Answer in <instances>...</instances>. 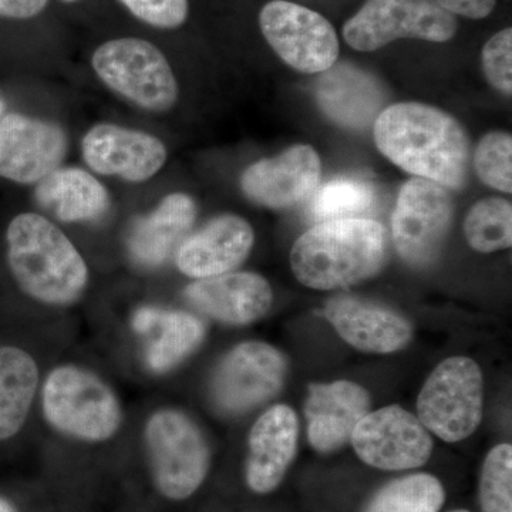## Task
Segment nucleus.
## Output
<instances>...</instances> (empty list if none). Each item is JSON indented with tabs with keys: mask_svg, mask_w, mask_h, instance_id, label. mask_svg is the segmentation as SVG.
<instances>
[{
	"mask_svg": "<svg viewBox=\"0 0 512 512\" xmlns=\"http://www.w3.org/2000/svg\"><path fill=\"white\" fill-rule=\"evenodd\" d=\"M92 66L101 82L141 109L164 113L177 103L173 69L164 53L148 40H109L93 53Z\"/></svg>",
	"mask_w": 512,
	"mask_h": 512,
	"instance_id": "nucleus-6",
	"label": "nucleus"
},
{
	"mask_svg": "<svg viewBox=\"0 0 512 512\" xmlns=\"http://www.w3.org/2000/svg\"><path fill=\"white\" fill-rule=\"evenodd\" d=\"M184 293L192 308L202 315L232 326L256 322L272 305L271 285L252 272H228L197 279Z\"/></svg>",
	"mask_w": 512,
	"mask_h": 512,
	"instance_id": "nucleus-17",
	"label": "nucleus"
},
{
	"mask_svg": "<svg viewBox=\"0 0 512 512\" xmlns=\"http://www.w3.org/2000/svg\"><path fill=\"white\" fill-rule=\"evenodd\" d=\"M483 512H512V447L500 444L485 458L480 481Z\"/></svg>",
	"mask_w": 512,
	"mask_h": 512,
	"instance_id": "nucleus-29",
	"label": "nucleus"
},
{
	"mask_svg": "<svg viewBox=\"0 0 512 512\" xmlns=\"http://www.w3.org/2000/svg\"><path fill=\"white\" fill-rule=\"evenodd\" d=\"M254 242V229L248 221L238 215H221L181 242L175 251V265L195 281L228 274L247 259Z\"/></svg>",
	"mask_w": 512,
	"mask_h": 512,
	"instance_id": "nucleus-16",
	"label": "nucleus"
},
{
	"mask_svg": "<svg viewBox=\"0 0 512 512\" xmlns=\"http://www.w3.org/2000/svg\"><path fill=\"white\" fill-rule=\"evenodd\" d=\"M446 500L443 485L430 474H413L383 487L366 512H439Z\"/></svg>",
	"mask_w": 512,
	"mask_h": 512,
	"instance_id": "nucleus-26",
	"label": "nucleus"
},
{
	"mask_svg": "<svg viewBox=\"0 0 512 512\" xmlns=\"http://www.w3.org/2000/svg\"><path fill=\"white\" fill-rule=\"evenodd\" d=\"M387 258V232L367 218L320 222L295 242L293 274L318 291L346 288L372 278Z\"/></svg>",
	"mask_w": 512,
	"mask_h": 512,
	"instance_id": "nucleus-3",
	"label": "nucleus"
},
{
	"mask_svg": "<svg viewBox=\"0 0 512 512\" xmlns=\"http://www.w3.org/2000/svg\"><path fill=\"white\" fill-rule=\"evenodd\" d=\"M39 390L35 357L18 346H0V441L12 439L25 427Z\"/></svg>",
	"mask_w": 512,
	"mask_h": 512,
	"instance_id": "nucleus-24",
	"label": "nucleus"
},
{
	"mask_svg": "<svg viewBox=\"0 0 512 512\" xmlns=\"http://www.w3.org/2000/svg\"><path fill=\"white\" fill-rule=\"evenodd\" d=\"M383 156L414 177L447 188L466 185L471 165L467 131L451 114L421 103H397L373 124Z\"/></svg>",
	"mask_w": 512,
	"mask_h": 512,
	"instance_id": "nucleus-1",
	"label": "nucleus"
},
{
	"mask_svg": "<svg viewBox=\"0 0 512 512\" xmlns=\"http://www.w3.org/2000/svg\"><path fill=\"white\" fill-rule=\"evenodd\" d=\"M64 2L72 3V2H77V0H64Z\"/></svg>",
	"mask_w": 512,
	"mask_h": 512,
	"instance_id": "nucleus-36",
	"label": "nucleus"
},
{
	"mask_svg": "<svg viewBox=\"0 0 512 512\" xmlns=\"http://www.w3.org/2000/svg\"><path fill=\"white\" fill-rule=\"evenodd\" d=\"M483 70L494 89L512 93V29L495 33L483 49Z\"/></svg>",
	"mask_w": 512,
	"mask_h": 512,
	"instance_id": "nucleus-31",
	"label": "nucleus"
},
{
	"mask_svg": "<svg viewBox=\"0 0 512 512\" xmlns=\"http://www.w3.org/2000/svg\"><path fill=\"white\" fill-rule=\"evenodd\" d=\"M49 0H0V18L32 19L40 15Z\"/></svg>",
	"mask_w": 512,
	"mask_h": 512,
	"instance_id": "nucleus-34",
	"label": "nucleus"
},
{
	"mask_svg": "<svg viewBox=\"0 0 512 512\" xmlns=\"http://www.w3.org/2000/svg\"><path fill=\"white\" fill-rule=\"evenodd\" d=\"M82 153L94 173L117 175L130 183L150 180L167 161V148L160 138L110 123L87 131Z\"/></svg>",
	"mask_w": 512,
	"mask_h": 512,
	"instance_id": "nucleus-14",
	"label": "nucleus"
},
{
	"mask_svg": "<svg viewBox=\"0 0 512 512\" xmlns=\"http://www.w3.org/2000/svg\"><path fill=\"white\" fill-rule=\"evenodd\" d=\"M441 8L468 19H484L493 13L497 0H436Z\"/></svg>",
	"mask_w": 512,
	"mask_h": 512,
	"instance_id": "nucleus-33",
	"label": "nucleus"
},
{
	"mask_svg": "<svg viewBox=\"0 0 512 512\" xmlns=\"http://www.w3.org/2000/svg\"><path fill=\"white\" fill-rule=\"evenodd\" d=\"M69 151V138L50 121L10 113L0 121V177L37 184L57 170Z\"/></svg>",
	"mask_w": 512,
	"mask_h": 512,
	"instance_id": "nucleus-13",
	"label": "nucleus"
},
{
	"mask_svg": "<svg viewBox=\"0 0 512 512\" xmlns=\"http://www.w3.org/2000/svg\"><path fill=\"white\" fill-rule=\"evenodd\" d=\"M266 42L292 69L323 73L335 66L339 39L328 19L288 0H271L259 13Z\"/></svg>",
	"mask_w": 512,
	"mask_h": 512,
	"instance_id": "nucleus-9",
	"label": "nucleus"
},
{
	"mask_svg": "<svg viewBox=\"0 0 512 512\" xmlns=\"http://www.w3.org/2000/svg\"><path fill=\"white\" fill-rule=\"evenodd\" d=\"M141 22L157 29H177L188 18V0H119Z\"/></svg>",
	"mask_w": 512,
	"mask_h": 512,
	"instance_id": "nucleus-32",
	"label": "nucleus"
},
{
	"mask_svg": "<svg viewBox=\"0 0 512 512\" xmlns=\"http://www.w3.org/2000/svg\"><path fill=\"white\" fill-rule=\"evenodd\" d=\"M37 204L63 222L100 220L110 208V195L92 174L77 167L57 168L37 183Z\"/></svg>",
	"mask_w": 512,
	"mask_h": 512,
	"instance_id": "nucleus-23",
	"label": "nucleus"
},
{
	"mask_svg": "<svg viewBox=\"0 0 512 512\" xmlns=\"http://www.w3.org/2000/svg\"><path fill=\"white\" fill-rule=\"evenodd\" d=\"M315 90L320 110L339 126L353 130L375 124L387 97L373 74L348 63L320 73Z\"/></svg>",
	"mask_w": 512,
	"mask_h": 512,
	"instance_id": "nucleus-20",
	"label": "nucleus"
},
{
	"mask_svg": "<svg viewBox=\"0 0 512 512\" xmlns=\"http://www.w3.org/2000/svg\"><path fill=\"white\" fill-rule=\"evenodd\" d=\"M151 480L157 493L184 501L197 493L211 467V451L198 424L181 410L163 407L147 417L143 429Z\"/></svg>",
	"mask_w": 512,
	"mask_h": 512,
	"instance_id": "nucleus-5",
	"label": "nucleus"
},
{
	"mask_svg": "<svg viewBox=\"0 0 512 512\" xmlns=\"http://www.w3.org/2000/svg\"><path fill=\"white\" fill-rule=\"evenodd\" d=\"M40 407L50 429L79 443H107L124 423L123 406L113 387L76 363H64L47 373L40 383Z\"/></svg>",
	"mask_w": 512,
	"mask_h": 512,
	"instance_id": "nucleus-4",
	"label": "nucleus"
},
{
	"mask_svg": "<svg viewBox=\"0 0 512 512\" xmlns=\"http://www.w3.org/2000/svg\"><path fill=\"white\" fill-rule=\"evenodd\" d=\"M195 218L197 205L190 195H167L156 210L134 222L127 238L128 255L143 268H158L188 237Z\"/></svg>",
	"mask_w": 512,
	"mask_h": 512,
	"instance_id": "nucleus-22",
	"label": "nucleus"
},
{
	"mask_svg": "<svg viewBox=\"0 0 512 512\" xmlns=\"http://www.w3.org/2000/svg\"><path fill=\"white\" fill-rule=\"evenodd\" d=\"M325 315L349 345L363 352L393 353L412 339V325L403 316L365 299L345 295L330 299Z\"/></svg>",
	"mask_w": 512,
	"mask_h": 512,
	"instance_id": "nucleus-21",
	"label": "nucleus"
},
{
	"mask_svg": "<svg viewBox=\"0 0 512 512\" xmlns=\"http://www.w3.org/2000/svg\"><path fill=\"white\" fill-rule=\"evenodd\" d=\"M369 410V393L359 384H312L305 406L309 443L319 453L339 450Z\"/></svg>",
	"mask_w": 512,
	"mask_h": 512,
	"instance_id": "nucleus-19",
	"label": "nucleus"
},
{
	"mask_svg": "<svg viewBox=\"0 0 512 512\" xmlns=\"http://www.w3.org/2000/svg\"><path fill=\"white\" fill-rule=\"evenodd\" d=\"M464 232L468 244L490 254L512 244V205L503 198H487L468 211Z\"/></svg>",
	"mask_w": 512,
	"mask_h": 512,
	"instance_id": "nucleus-27",
	"label": "nucleus"
},
{
	"mask_svg": "<svg viewBox=\"0 0 512 512\" xmlns=\"http://www.w3.org/2000/svg\"><path fill=\"white\" fill-rule=\"evenodd\" d=\"M350 441L363 463L389 471L424 466L433 450L423 423L399 406L367 413Z\"/></svg>",
	"mask_w": 512,
	"mask_h": 512,
	"instance_id": "nucleus-12",
	"label": "nucleus"
},
{
	"mask_svg": "<svg viewBox=\"0 0 512 512\" xmlns=\"http://www.w3.org/2000/svg\"><path fill=\"white\" fill-rule=\"evenodd\" d=\"M453 220V200L446 187L414 177L400 190L392 217L394 247L407 264L436 261Z\"/></svg>",
	"mask_w": 512,
	"mask_h": 512,
	"instance_id": "nucleus-10",
	"label": "nucleus"
},
{
	"mask_svg": "<svg viewBox=\"0 0 512 512\" xmlns=\"http://www.w3.org/2000/svg\"><path fill=\"white\" fill-rule=\"evenodd\" d=\"M417 413L423 426L456 443L467 439L483 419V373L474 360L450 357L424 383Z\"/></svg>",
	"mask_w": 512,
	"mask_h": 512,
	"instance_id": "nucleus-8",
	"label": "nucleus"
},
{
	"mask_svg": "<svg viewBox=\"0 0 512 512\" xmlns=\"http://www.w3.org/2000/svg\"><path fill=\"white\" fill-rule=\"evenodd\" d=\"M453 13L436 0H366L343 25V37L352 49L375 52L397 39L444 43L456 36Z\"/></svg>",
	"mask_w": 512,
	"mask_h": 512,
	"instance_id": "nucleus-7",
	"label": "nucleus"
},
{
	"mask_svg": "<svg viewBox=\"0 0 512 512\" xmlns=\"http://www.w3.org/2000/svg\"><path fill=\"white\" fill-rule=\"evenodd\" d=\"M10 274L20 291L53 308L72 306L89 286V266L70 238L43 215L25 212L6 231Z\"/></svg>",
	"mask_w": 512,
	"mask_h": 512,
	"instance_id": "nucleus-2",
	"label": "nucleus"
},
{
	"mask_svg": "<svg viewBox=\"0 0 512 512\" xmlns=\"http://www.w3.org/2000/svg\"><path fill=\"white\" fill-rule=\"evenodd\" d=\"M453 512H470V511H467V510H457V511H453Z\"/></svg>",
	"mask_w": 512,
	"mask_h": 512,
	"instance_id": "nucleus-37",
	"label": "nucleus"
},
{
	"mask_svg": "<svg viewBox=\"0 0 512 512\" xmlns=\"http://www.w3.org/2000/svg\"><path fill=\"white\" fill-rule=\"evenodd\" d=\"M474 168L478 178L501 192L512 191V137L494 131L481 138L474 151Z\"/></svg>",
	"mask_w": 512,
	"mask_h": 512,
	"instance_id": "nucleus-30",
	"label": "nucleus"
},
{
	"mask_svg": "<svg viewBox=\"0 0 512 512\" xmlns=\"http://www.w3.org/2000/svg\"><path fill=\"white\" fill-rule=\"evenodd\" d=\"M375 200L372 184L356 178H335L316 192L311 214L318 222L355 218L353 215L370 210Z\"/></svg>",
	"mask_w": 512,
	"mask_h": 512,
	"instance_id": "nucleus-28",
	"label": "nucleus"
},
{
	"mask_svg": "<svg viewBox=\"0 0 512 512\" xmlns=\"http://www.w3.org/2000/svg\"><path fill=\"white\" fill-rule=\"evenodd\" d=\"M288 363L279 350L262 342H244L222 357L212 377V400L229 414L248 412L281 390Z\"/></svg>",
	"mask_w": 512,
	"mask_h": 512,
	"instance_id": "nucleus-11",
	"label": "nucleus"
},
{
	"mask_svg": "<svg viewBox=\"0 0 512 512\" xmlns=\"http://www.w3.org/2000/svg\"><path fill=\"white\" fill-rule=\"evenodd\" d=\"M299 421L285 404L271 407L255 421L248 437L245 481L256 494L274 491L284 480L298 448Z\"/></svg>",
	"mask_w": 512,
	"mask_h": 512,
	"instance_id": "nucleus-18",
	"label": "nucleus"
},
{
	"mask_svg": "<svg viewBox=\"0 0 512 512\" xmlns=\"http://www.w3.org/2000/svg\"><path fill=\"white\" fill-rule=\"evenodd\" d=\"M156 340L147 349V365L154 373L174 369L201 345L205 326L197 316L183 311L158 309Z\"/></svg>",
	"mask_w": 512,
	"mask_h": 512,
	"instance_id": "nucleus-25",
	"label": "nucleus"
},
{
	"mask_svg": "<svg viewBox=\"0 0 512 512\" xmlns=\"http://www.w3.org/2000/svg\"><path fill=\"white\" fill-rule=\"evenodd\" d=\"M0 512H19L18 508L15 507L6 498L0 497Z\"/></svg>",
	"mask_w": 512,
	"mask_h": 512,
	"instance_id": "nucleus-35",
	"label": "nucleus"
},
{
	"mask_svg": "<svg viewBox=\"0 0 512 512\" xmlns=\"http://www.w3.org/2000/svg\"><path fill=\"white\" fill-rule=\"evenodd\" d=\"M322 163L311 146H293L274 158H264L245 170V197L266 208L292 207L308 197L319 183Z\"/></svg>",
	"mask_w": 512,
	"mask_h": 512,
	"instance_id": "nucleus-15",
	"label": "nucleus"
}]
</instances>
